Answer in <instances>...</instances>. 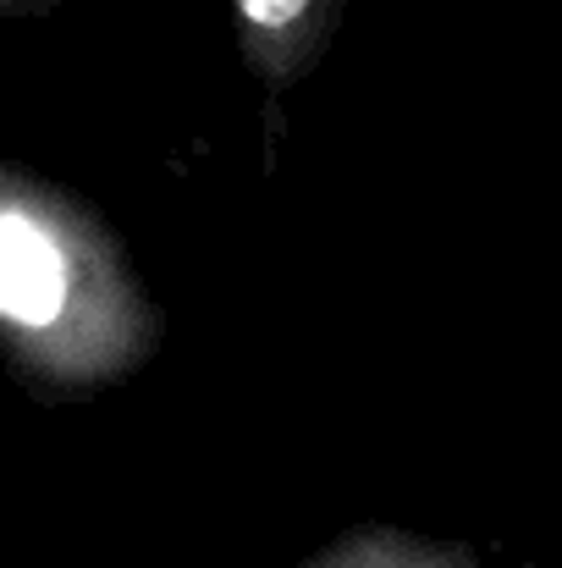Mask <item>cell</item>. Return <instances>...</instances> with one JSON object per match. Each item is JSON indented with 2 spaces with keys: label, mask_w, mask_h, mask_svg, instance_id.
<instances>
[{
  "label": "cell",
  "mask_w": 562,
  "mask_h": 568,
  "mask_svg": "<svg viewBox=\"0 0 562 568\" xmlns=\"http://www.w3.org/2000/svg\"><path fill=\"white\" fill-rule=\"evenodd\" d=\"M155 310L127 243L72 189L0 172V348L17 386L78 403L133 381L161 348Z\"/></svg>",
  "instance_id": "1"
},
{
  "label": "cell",
  "mask_w": 562,
  "mask_h": 568,
  "mask_svg": "<svg viewBox=\"0 0 562 568\" xmlns=\"http://www.w3.org/2000/svg\"><path fill=\"white\" fill-rule=\"evenodd\" d=\"M354 0H232V28H237V55L254 72V83H265V94H287L293 83H304Z\"/></svg>",
  "instance_id": "2"
},
{
  "label": "cell",
  "mask_w": 562,
  "mask_h": 568,
  "mask_svg": "<svg viewBox=\"0 0 562 568\" xmlns=\"http://www.w3.org/2000/svg\"><path fill=\"white\" fill-rule=\"evenodd\" d=\"M304 568H486L469 547L458 541H436V536H413L397 525H359L343 530L331 547H320Z\"/></svg>",
  "instance_id": "3"
},
{
  "label": "cell",
  "mask_w": 562,
  "mask_h": 568,
  "mask_svg": "<svg viewBox=\"0 0 562 568\" xmlns=\"http://www.w3.org/2000/svg\"><path fill=\"white\" fill-rule=\"evenodd\" d=\"M67 0H0V11L6 17H50V11H61Z\"/></svg>",
  "instance_id": "4"
}]
</instances>
